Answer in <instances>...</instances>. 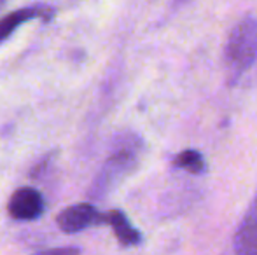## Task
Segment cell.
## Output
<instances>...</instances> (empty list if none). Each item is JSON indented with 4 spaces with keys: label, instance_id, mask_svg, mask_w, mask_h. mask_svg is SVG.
<instances>
[{
    "label": "cell",
    "instance_id": "obj_7",
    "mask_svg": "<svg viewBox=\"0 0 257 255\" xmlns=\"http://www.w3.org/2000/svg\"><path fill=\"white\" fill-rule=\"evenodd\" d=\"M103 222L110 224V227L114 229V232H115V238L119 239L121 245L135 246V245H140V241H142V234L133 227L132 222L128 220V217H126L122 211H119V210L108 211V213L103 215Z\"/></svg>",
    "mask_w": 257,
    "mask_h": 255
},
{
    "label": "cell",
    "instance_id": "obj_8",
    "mask_svg": "<svg viewBox=\"0 0 257 255\" xmlns=\"http://www.w3.org/2000/svg\"><path fill=\"white\" fill-rule=\"evenodd\" d=\"M175 166L193 171V173H201L205 170V161L198 150H184L175 157Z\"/></svg>",
    "mask_w": 257,
    "mask_h": 255
},
{
    "label": "cell",
    "instance_id": "obj_3",
    "mask_svg": "<svg viewBox=\"0 0 257 255\" xmlns=\"http://www.w3.org/2000/svg\"><path fill=\"white\" fill-rule=\"evenodd\" d=\"M103 222V215L89 203H79L74 206H68L58 215V225L67 234L84 231L86 227H91Z\"/></svg>",
    "mask_w": 257,
    "mask_h": 255
},
{
    "label": "cell",
    "instance_id": "obj_2",
    "mask_svg": "<svg viewBox=\"0 0 257 255\" xmlns=\"http://www.w3.org/2000/svg\"><path fill=\"white\" fill-rule=\"evenodd\" d=\"M257 62V21L252 18H245L231 30L224 49V63L227 74L233 77H240L245 70Z\"/></svg>",
    "mask_w": 257,
    "mask_h": 255
},
{
    "label": "cell",
    "instance_id": "obj_1",
    "mask_svg": "<svg viewBox=\"0 0 257 255\" xmlns=\"http://www.w3.org/2000/svg\"><path fill=\"white\" fill-rule=\"evenodd\" d=\"M140 150H142V140L139 136L126 133L121 135L114 143V150L105 161L102 171L96 177L91 189V196L100 199L112 191V187L119 184L128 173L135 170L139 163Z\"/></svg>",
    "mask_w": 257,
    "mask_h": 255
},
{
    "label": "cell",
    "instance_id": "obj_6",
    "mask_svg": "<svg viewBox=\"0 0 257 255\" xmlns=\"http://www.w3.org/2000/svg\"><path fill=\"white\" fill-rule=\"evenodd\" d=\"M53 14L51 9H46V7H25V9H20V11H14V13L7 14L6 18L0 20V42L6 41L18 27H21L23 23L30 20H35V18H46L49 20Z\"/></svg>",
    "mask_w": 257,
    "mask_h": 255
},
{
    "label": "cell",
    "instance_id": "obj_9",
    "mask_svg": "<svg viewBox=\"0 0 257 255\" xmlns=\"http://www.w3.org/2000/svg\"><path fill=\"white\" fill-rule=\"evenodd\" d=\"M4 2H6V0H0V4H4Z\"/></svg>",
    "mask_w": 257,
    "mask_h": 255
},
{
    "label": "cell",
    "instance_id": "obj_5",
    "mask_svg": "<svg viewBox=\"0 0 257 255\" xmlns=\"http://www.w3.org/2000/svg\"><path fill=\"white\" fill-rule=\"evenodd\" d=\"M234 250L238 253H257V194L238 225L234 234Z\"/></svg>",
    "mask_w": 257,
    "mask_h": 255
},
{
    "label": "cell",
    "instance_id": "obj_4",
    "mask_svg": "<svg viewBox=\"0 0 257 255\" xmlns=\"http://www.w3.org/2000/svg\"><path fill=\"white\" fill-rule=\"evenodd\" d=\"M7 210L16 220H34L44 211V197L37 189L21 187L11 196Z\"/></svg>",
    "mask_w": 257,
    "mask_h": 255
}]
</instances>
